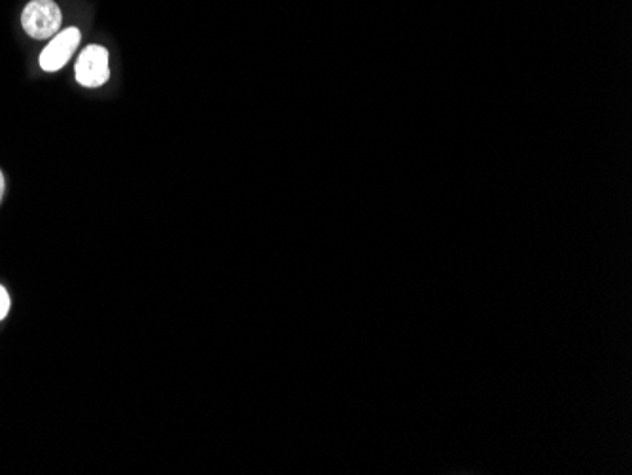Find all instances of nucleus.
Instances as JSON below:
<instances>
[{"label": "nucleus", "mask_w": 632, "mask_h": 475, "mask_svg": "<svg viewBox=\"0 0 632 475\" xmlns=\"http://www.w3.org/2000/svg\"><path fill=\"white\" fill-rule=\"evenodd\" d=\"M63 12L55 0H31L21 12V27L35 40H50L61 31Z\"/></svg>", "instance_id": "obj_1"}, {"label": "nucleus", "mask_w": 632, "mask_h": 475, "mask_svg": "<svg viewBox=\"0 0 632 475\" xmlns=\"http://www.w3.org/2000/svg\"><path fill=\"white\" fill-rule=\"evenodd\" d=\"M74 76L82 88H103L110 80V52H108V48L101 46V44L86 46L74 63Z\"/></svg>", "instance_id": "obj_2"}, {"label": "nucleus", "mask_w": 632, "mask_h": 475, "mask_svg": "<svg viewBox=\"0 0 632 475\" xmlns=\"http://www.w3.org/2000/svg\"><path fill=\"white\" fill-rule=\"evenodd\" d=\"M80 42H82V31L78 27L61 29L57 35L50 38L46 48L40 52V57H38L40 69L44 72L61 71L80 48Z\"/></svg>", "instance_id": "obj_3"}, {"label": "nucleus", "mask_w": 632, "mask_h": 475, "mask_svg": "<svg viewBox=\"0 0 632 475\" xmlns=\"http://www.w3.org/2000/svg\"><path fill=\"white\" fill-rule=\"evenodd\" d=\"M10 307H12V300H10V294H8V290L0 284V320H4V318L8 317V313H10Z\"/></svg>", "instance_id": "obj_4"}, {"label": "nucleus", "mask_w": 632, "mask_h": 475, "mask_svg": "<svg viewBox=\"0 0 632 475\" xmlns=\"http://www.w3.org/2000/svg\"><path fill=\"white\" fill-rule=\"evenodd\" d=\"M4 192H6V178H4V173L0 169V205H2V199H4Z\"/></svg>", "instance_id": "obj_5"}]
</instances>
